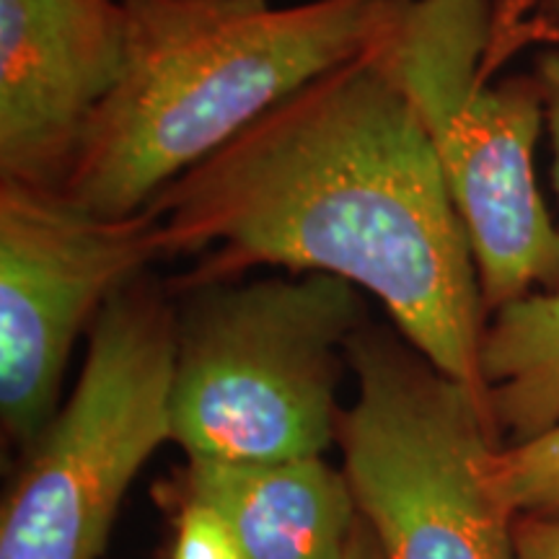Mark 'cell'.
Segmentation results:
<instances>
[{"label":"cell","mask_w":559,"mask_h":559,"mask_svg":"<svg viewBox=\"0 0 559 559\" xmlns=\"http://www.w3.org/2000/svg\"><path fill=\"white\" fill-rule=\"evenodd\" d=\"M489 485L513 519L559 515V423L523 443L498 445Z\"/></svg>","instance_id":"8fae6325"},{"label":"cell","mask_w":559,"mask_h":559,"mask_svg":"<svg viewBox=\"0 0 559 559\" xmlns=\"http://www.w3.org/2000/svg\"><path fill=\"white\" fill-rule=\"evenodd\" d=\"M528 3L534 5L536 19H539L555 37H559V0H528Z\"/></svg>","instance_id":"2e32d148"},{"label":"cell","mask_w":559,"mask_h":559,"mask_svg":"<svg viewBox=\"0 0 559 559\" xmlns=\"http://www.w3.org/2000/svg\"><path fill=\"white\" fill-rule=\"evenodd\" d=\"M362 290L332 275L185 285L177 304L171 440L187 459L324 456Z\"/></svg>","instance_id":"277c9868"},{"label":"cell","mask_w":559,"mask_h":559,"mask_svg":"<svg viewBox=\"0 0 559 559\" xmlns=\"http://www.w3.org/2000/svg\"><path fill=\"white\" fill-rule=\"evenodd\" d=\"M531 41L555 37L528 0H402L373 41L415 109L469 234L487 317L559 288V226L536 181L547 130L534 73H495Z\"/></svg>","instance_id":"3957f363"},{"label":"cell","mask_w":559,"mask_h":559,"mask_svg":"<svg viewBox=\"0 0 559 559\" xmlns=\"http://www.w3.org/2000/svg\"><path fill=\"white\" fill-rule=\"evenodd\" d=\"M185 502L215 510L247 559H345L362 526L347 474L324 456L190 459Z\"/></svg>","instance_id":"9c48e42d"},{"label":"cell","mask_w":559,"mask_h":559,"mask_svg":"<svg viewBox=\"0 0 559 559\" xmlns=\"http://www.w3.org/2000/svg\"><path fill=\"white\" fill-rule=\"evenodd\" d=\"M160 257L153 207L111 218L62 190L0 181V412L11 438H39L75 342Z\"/></svg>","instance_id":"52a82bcc"},{"label":"cell","mask_w":559,"mask_h":559,"mask_svg":"<svg viewBox=\"0 0 559 559\" xmlns=\"http://www.w3.org/2000/svg\"><path fill=\"white\" fill-rule=\"evenodd\" d=\"M402 0H124L122 79L62 192L124 218L319 75L366 52Z\"/></svg>","instance_id":"7a4b0ae2"},{"label":"cell","mask_w":559,"mask_h":559,"mask_svg":"<svg viewBox=\"0 0 559 559\" xmlns=\"http://www.w3.org/2000/svg\"><path fill=\"white\" fill-rule=\"evenodd\" d=\"M534 75L539 79L544 94V120H547L551 160H555V192L559 202V47H551L536 58Z\"/></svg>","instance_id":"5bb4252c"},{"label":"cell","mask_w":559,"mask_h":559,"mask_svg":"<svg viewBox=\"0 0 559 559\" xmlns=\"http://www.w3.org/2000/svg\"><path fill=\"white\" fill-rule=\"evenodd\" d=\"M489 417L506 445L559 423V288L536 290L489 313L479 347Z\"/></svg>","instance_id":"30bf717a"},{"label":"cell","mask_w":559,"mask_h":559,"mask_svg":"<svg viewBox=\"0 0 559 559\" xmlns=\"http://www.w3.org/2000/svg\"><path fill=\"white\" fill-rule=\"evenodd\" d=\"M124 58V0H0V181L62 190Z\"/></svg>","instance_id":"ba28073f"},{"label":"cell","mask_w":559,"mask_h":559,"mask_svg":"<svg viewBox=\"0 0 559 559\" xmlns=\"http://www.w3.org/2000/svg\"><path fill=\"white\" fill-rule=\"evenodd\" d=\"M185 285L251 267L370 293L432 366L485 400L477 260L423 124L373 45L298 88L151 202ZM487 402V400H485Z\"/></svg>","instance_id":"6da1fadb"},{"label":"cell","mask_w":559,"mask_h":559,"mask_svg":"<svg viewBox=\"0 0 559 559\" xmlns=\"http://www.w3.org/2000/svg\"><path fill=\"white\" fill-rule=\"evenodd\" d=\"M174 559H247V555L215 510L200 502H185L177 519Z\"/></svg>","instance_id":"7c38bea8"},{"label":"cell","mask_w":559,"mask_h":559,"mask_svg":"<svg viewBox=\"0 0 559 559\" xmlns=\"http://www.w3.org/2000/svg\"><path fill=\"white\" fill-rule=\"evenodd\" d=\"M73 394L9 492L0 559H99L128 489L171 440L177 300L148 272L88 330Z\"/></svg>","instance_id":"8992f818"},{"label":"cell","mask_w":559,"mask_h":559,"mask_svg":"<svg viewBox=\"0 0 559 559\" xmlns=\"http://www.w3.org/2000/svg\"><path fill=\"white\" fill-rule=\"evenodd\" d=\"M347 366L345 474L383 559H515V519L489 485L500 443L487 402L368 321Z\"/></svg>","instance_id":"5b68a950"},{"label":"cell","mask_w":559,"mask_h":559,"mask_svg":"<svg viewBox=\"0 0 559 559\" xmlns=\"http://www.w3.org/2000/svg\"><path fill=\"white\" fill-rule=\"evenodd\" d=\"M513 536L515 559H559V515H521Z\"/></svg>","instance_id":"4fadbf2b"},{"label":"cell","mask_w":559,"mask_h":559,"mask_svg":"<svg viewBox=\"0 0 559 559\" xmlns=\"http://www.w3.org/2000/svg\"><path fill=\"white\" fill-rule=\"evenodd\" d=\"M345 559H383L379 544H376L373 534H370V528H368L366 521H362L358 536H355L353 547H349Z\"/></svg>","instance_id":"9a60e30c"}]
</instances>
